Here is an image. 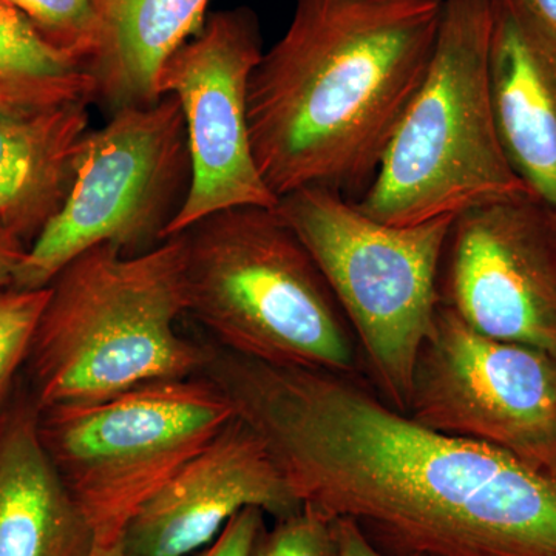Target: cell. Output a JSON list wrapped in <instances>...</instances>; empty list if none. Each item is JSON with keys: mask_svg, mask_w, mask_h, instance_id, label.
Masks as SVG:
<instances>
[{"mask_svg": "<svg viewBox=\"0 0 556 556\" xmlns=\"http://www.w3.org/2000/svg\"><path fill=\"white\" fill-rule=\"evenodd\" d=\"M268 445L303 506L387 556H556V479L420 426L362 378L208 345L203 372Z\"/></svg>", "mask_w": 556, "mask_h": 556, "instance_id": "cell-1", "label": "cell"}, {"mask_svg": "<svg viewBox=\"0 0 556 556\" xmlns=\"http://www.w3.org/2000/svg\"><path fill=\"white\" fill-rule=\"evenodd\" d=\"M444 0H295L248 89L260 174L361 200L430 65Z\"/></svg>", "mask_w": 556, "mask_h": 556, "instance_id": "cell-2", "label": "cell"}, {"mask_svg": "<svg viewBox=\"0 0 556 556\" xmlns=\"http://www.w3.org/2000/svg\"><path fill=\"white\" fill-rule=\"evenodd\" d=\"M25 382L39 409L201 375L208 346L182 338V233L129 255L110 243L73 258L49 285Z\"/></svg>", "mask_w": 556, "mask_h": 556, "instance_id": "cell-3", "label": "cell"}, {"mask_svg": "<svg viewBox=\"0 0 556 556\" xmlns=\"http://www.w3.org/2000/svg\"><path fill=\"white\" fill-rule=\"evenodd\" d=\"M182 236L188 314L215 345L278 367L365 375L345 314L276 208H225Z\"/></svg>", "mask_w": 556, "mask_h": 556, "instance_id": "cell-4", "label": "cell"}, {"mask_svg": "<svg viewBox=\"0 0 556 556\" xmlns=\"http://www.w3.org/2000/svg\"><path fill=\"white\" fill-rule=\"evenodd\" d=\"M493 0H444L437 43L376 178L356 206L416 226L532 190L497 131L489 78Z\"/></svg>", "mask_w": 556, "mask_h": 556, "instance_id": "cell-5", "label": "cell"}, {"mask_svg": "<svg viewBox=\"0 0 556 556\" xmlns=\"http://www.w3.org/2000/svg\"><path fill=\"white\" fill-rule=\"evenodd\" d=\"M274 208L338 300L372 390L407 415L417 356L437 316L439 270L455 217L386 225L325 188L295 190Z\"/></svg>", "mask_w": 556, "mask_h": 556, "instance_id": "cell-6", "label": "cell"}, {"mask_svg": "<svg viewBox=\"0 0 556 556\" xmlns=\"http://www.w3.org/2000/svg\"><path fill=\"white\" fill-rule=\"evenodd\" d=\"M236 416L228 396L199 375L39 409V437L94 543L110 544Z\"/></svg>", "mask_w": 556, "mask_h": 556, "instance_id": "cell-7", "label": "cell"}, {"mask_svg": "<svg viewBox=\"0 0 556 556\" xmlns=\"http://www.w3.org/2000/svg\"><path fill=\"white\" fill-rule=\"evenodd\" d=\"M190 179L188 129L174 94L116 110L87 135L67 200L28 247L11 287L47 288L98 244L129 255L156 247L188 199Z\"/></svg>", "mask_w": 556, "mask_h": 556, "instance_id": "cell-8", "label": "cell"}, {"mask_svg": "<svg viewBox=\"0 0 556 556\" xmlns=\"http://www.w3.org/2000/svg\"><path fill=\"white\" fill-rule=\"evenodd\" d=\"M407 415L556 479V357L481 334L441 303L417 356Z\"/></svg>", "mask_w": 556, "mask_h": 556, "instance_id": "cell-9", "label": "cell"}, {"mask_svg": "<svg viewBox=\"0 0 556 556\" xmlns=\"http://www.w3.org/2000/svg\"><path fill=\"white\" fill-rule=\"evenodd\" d=\"M263 53L257 14L237 7L207 16L161 70L160 98L174 94L181 104L192 163L188 199L164 240L225 208L277 206L249 130V79Z\"/></svg>", "mask_w": 556, "mask_h": 556, "instance_id": "cell-10", "label": "cell"}, {"mask_svg": "<svg viewBox=\"0 0 556 556\" xmlns=\"http://www.w3.org/2000/svg\"><path fill=\"white\" fill-rule=\"evenodd\" d=\"M438 287L475 331L556 357V211L527 193L456 215Z\"/></svg>", "mask_w": 556, "mask_h": 556, "instance_id": "cell-11", "label": "cell"}, {"mask_svg": "<svg viewBox=\"0 0 556 556\" xmlns=\"http://www.w3.org/2000/svg\"><path fill=\"white\" fill-rule=\"evenodd\" d=\"M302 506L268 445L236 416L139 508L121 541L127 556H190L244 508L276 519Z\"/></svg>", "mask_w": 556, "mask_h": 556, "instance_id": "cell-12", "label": "cell"}, {"mask_svg": "<svg viewBox=\"0 0 556 556\" xmlns=\"http://www.w3.org/2000/svg\"><path fill=\"white\" fill-rule=\"evenodd\" d=\"M489 78L508 161L556 211V47L519 0H493Z\"/></svg>", "mask_w": 556, "mask_h": 556, "instance_id": "cell-13", "label": "cell"}, {"mask_svg": "<svg viewBox=\"0 0 556 556\" xmlns=\"http://www.w3.org/2000/svg\"><path fill=\"white\" fill-rule=\"evenodd\" d=\"M94 533L39 437L25 379L0 408V556H90Z\"/></svg>", "mask_w": 556, "mask_h": 556, "instance_id": "cell-14", "label": "cell"}, {"mask_svg": "<svg viewBox=\"0 0 556 556\" xmlns=\"http://www.w3.org/2000/svg\"><path fill=\"white\" fill-rule=\"evenodd\" d=\"M89 105L0 110V225L27 247L72 190L90 131Z\"/></svg>", "mask_w": 556, "mask_h": 556, "instance_id": "cell-15", "label": "cell"}, {"mask_svg": "<svg viewBox=\"0 0 556 556\" xmlns=\"http://www.w3.org/2000/svg\"><path fill=\"white\" fill-rule=\"evenodd\" d=\"M211 0H93L97 49L87 64L94 102L110 112L160 100L167 60L199 35Z\"/></svg>", "mask_w": 556, "mask_h": 556, "instance_id": "cell-16", "label": "cell"}, {"mask_svg": "<svg viewBox=\"0 0 556 556\" xmlns=\"http://www.w3.org/2000/svg\"><path fill=\"white\" fill-rule=\"evenodd\" d=\"M86 62L61 50L27 17L0 0V110H39L94 102Z\"/></svg>", "mask_w": 556, "mask_h": 556, "instance_id": "cell-17", "label": "cell"}, {"mask_svg": "<svg viewBox=\"0 0 556 556\" xmlns=\"http://www.w3.org/2000/svg\"><path fill=\"white\" fill-rule=\"evenodd\" d=\"M49 295V287L0 288V408L21 379Z\"/></svg>", "mask_w": 556, "mask_h": 556, "instance_id": "cell-18", "label": "cell"}, {"mask_svg": "<svg viewBox=\"0 0 556 556\" xmlns=\"http://www.w3.org/2000/svg\"><path fill=\"white\" fill-rule=\"evenodd\" d=\"M30 21L47 40L89 64L97 49L93 0H2Z\"/></svg>", "mask_w": 556, "mask_h": 556, "instance_id": "cell-19", "label": "cell"}, {"mask_svg": "<svg viewBox=\"0 0 556 556\" xmlns=\"http://www.w3.org/2000/svg\"><path fill=\"white\" fill-rule=\"evenodd\" d=\"M249 556H336L334 518L302 506L263 526Z\"/></svg>", "mask_w": 556, "mask_h": 556, "instance_id": "cell-20", "label": "cell"}, {"mask_svg": "<svg viewBox=\"0 0 556 556\" xmlns=\"http://www.w3.org/2000/svg\"><path fill=\"white\" fill-rule=\"evenodd\" d=\"M265 526V511L249 507L230 519L206 547L190 556H249L252 544Z\"/></svg>", "mask_w": 556, "mask_h": 556, "instance_id": "cell-21", "label": "cell"}, {"mask_svg": "<svg viewBox=\"0 0 556 556\" xmlns=\"http://www.w3.org/2000/svg\"><path fill=\"white\" fill-rule=\"evenodd\" d=\"M336 556H387L350 518H334Z\"/></svg>", "mask_w": 556, "mask_h": 556, "instance_id": "cell-22", "label": "cell"}, {"mask_svg": "<svg viewBox=\"0 0 556 556\" xmlns=\"http://www.w3.org/2000/svg\"><path fill=\"white\" fill-rule=\"evenodd\" d=\"M27 244L0 225V288L11 287Z\"/></svg>", "mask_w": 556, "mask_h": 556, "instance_id": "cell-23", "label": "cell"}, {"mask_svg": "<svg viewBox=\"0 0 556 556\" xmlns=\"http://www.w3.org/2000/svg\"><path fill=\"white\" fill-rule=\"evenodd\" d=\"M538 30L556 47V0H519Z\"/></svg>", "mask_w": 556, "mask_h": 556, "instance_id": "cell-24", "label": "cell"}, {"mask_svg": "<svg viewBox=\"0 0 556 556\" xmlns=\"http://www.w3.org/2000/svg\"><path fill=\"white\" fill-rule=\"evenodd\" d=\"M90 556H127V554L126 548L123 546V541L118 540L110 544L94 543Z\"/></svg>", "mask_w": 556, "mask_h": 556, "instance_id": "cell-25", "label": "cell"}]
</instances>
